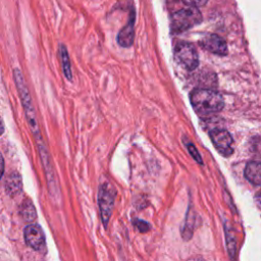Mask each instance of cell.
Wrapping results in <instances>:
<instances>
[{
	"instance_id": "10",
	"label": "cell",
	"mask_w": 261,
	"mask_h": 261,
	"mask_svg": "<svg viewBox=\"0 0 261 261\" xmlns=\"http://www.w3.org/2000/svg\"><path fill=\"white\" fill-rule=\"evenodd\" d=\"M245 177L255 186H261V162L251 161L249 162L244 171Z\"/></svg>"
},
{
	"instance_id": "7",
	"label": "cell",
	"mask_w": 261,
	"mask_h": 261,
	"mask_svg": "<svg viewBox=\"0 0 261 261\" xmlns=\"http://www.w3.org/2000/svg\"><path fill=\"white\" fill-rule=\"evenodd\" d=\"M199 44L203 49L213 54H217L221 56L227 54L226 42L216 34H206L201 38V40L199 41Z\"/></svg>"
},
{
	"instance_id": "3",
	"label": "cell",
	"mask_w": 261,
	"mask_h": 261,
	"mask_svg": "<svg viewBox=\"0 0 261 261\" xmlns=\"http://www.w3.org/2000/svg\"><path fill=\"white\" fill-rule=\"evenodd\" d=\"M202 21V14L197 7L189 6L175 12L171 17V31L175 34L182 33L199 24Z\"/></svg>"
},
{
	"instance_id": "9",
	"label": "cell",
	"mask_w": 261,
	"mask_h": 261,
	"mask_svg": "<svg viewBox=\"0 0 261 261\" xmlns=\"http://www.w3.org/2000/svg\"><path fill=\"white\" fill-rule=\"evenodd\" d=\"M134 20H135L134 13H132L127 24L123 29H121V31L118 33L117 42L122 47H129L134 42V37H135V30H134L135 21Z\"/></svg>"
},
{
	"instance_id": "1",
	"label": "cell",
	"mask_w": 261,
	"mask_h": 261,
	"mask_svg": "<svg viewBox=\"0 0 261 261\" xmlns=\"http://www.w3.org/2000/svg\"><path fill=\"white\" fill-rule=\"evenodd\" d=\"M13 77H14L15 86L17 88L19 97H20V101L22 103V106H23V109H24V112H25V115H27L29 125H30L31 130H32V133L35 137L36 142H37L38 150H39L40 154L44 153V152H47L48 150L45 147V144L43 142L42 136H41L40 130H39V124H38V121H37V118H36V113H35V109L33 107L31 95H30L29 90H28V88L24 84L23 76H22L19 69H17V68L13 69Z\"/></svg>"
},
{
	"instance_id": "5",
	"label": "cell",
	"mask_w": 261,
	"mask_h": 261,
	"mask_svg": "<svg viewBox=\"0 0 261 261\" xmlns=\"http://www.w3.org/2000/svg\"><path fill=\"white\" fill-rule=\"evenodd\" d=\"M177 61L188 70H194L199 64V57L196 48L187 42L177 43L174 49Z\"/></svg>"
},
{
	"instance_id": "13",
	"label": "cell",
	"mask_w": 261,
	"mask_h": 261,
	"mask_svg": "<svg viewBox=\"0 0 261 261\" xmlns=\"http://www.w3.org/2000/svg\"><path fill=\"white\" fill-rule=\"evenodd\" d=\"M59 54H60V57H61V63H62L63 73H64V75H65L69 81H71L72 74H71V68H70V61H69L68 53H67V50H66L65 46H63V45L60 46Z\"/></svg>"
},
{
	"instance_id": "15",
	"label": "cell",
	"mask_w": 261,
	"mask_h": 261,
	"mask_svg": "<svg viewBox=\"0 0 261 261\" xmlns=\"http://www.w3.org/2000/svg\"><path fill=\"white\" fill-rule=\"evenodd\" d=\"M134 224L137 226V228L141 231V232H146L150 229V225L148 222L144 221V220H140V219H135Z\"/></svg>"
},
{
	"instance_id": "11",
	"label": "cell",
	"mask_w": 261,
	"mask_h": 261,
	"mask_svg": "<svg viewBox=\"0 0 261 261\" xmlns=\"http://www.w3.org/2000/svg\"><path fill=\"white\" fill-rule=\"evenodd\" d=\"M7 194L13 196L21 191V177L18 173H11L5 182Z\"/></svg>"
},
{
	"instance_id": "17",
	"label": "cell",
	"mask_w": 261,
	"mask_h": 261,
	"mask_svg": "<svg viewBox=\"0 0 261 261\" xmlns=\"http://www.w3.org/2000/svg\"><path fill=\"white\" fill-rule=\"evenodd\" d=\"M188 6H192V7H199V6H203L207 0H182Z\"/></svg>"
},
{
	"instance_id": "20",
	"label": "cell",
	"mask_w": 261,
	"mask_h": 261,
	"mask_svg": "<svg viewBox=\"0 0 261 261\" xmlns=\"http://www.w3.org/2000/svg\"><path fill=\"white\" fill-rule=\"evenodd\" d=\"M256 200H257L258 204L261 206V191L256 195Z\"/></svg>"
},
{
	"instance_id": "6",
	"label": "cell",
	"mask_w": 261,
	"mask_h": 261,
	"mask_svg": "<svg viewBox=\"0 0 261 261\" xmlns=\"http://www.w3.org/2000/svg\"><path fill=\"white\" fill-rule=\"evenodd\" d=\"M209 136L214 147L221 155L229 156L233 153V140L227 130L216 128L210 130Z\"/></svg>"
},
{
	"instance_id": "2",
	"label": "cell",
	"mask_w": 261,
	"mask_h": 261,
	"mask_svg": "<svg viewBox=\"0 0 261 261\" xmlns=\"http://www.w3.org/2000/svg\"><path fill=\"white\" fill-rule=\"evenodd\" d=\"M191 103L195 112L201 117L214 115L224 106L222 96L213 90L197 89L191 94Z\"/></svg>"
},
{
	"instance_id": "16",
	"label": "cell",
	"mask_w": 261,
	"mask_h": 261,
	"mask_svg": "<svg viewBox=\"0 0 261 261\" xmlns=\"http://www.w3.org/2000/svg\"><path fill=\"white\" fill-rule=\"evenodd\" d=\"M252 151L261 157V139H255L252 144Z\"/></svg>"
},
{
	"instance_id": "18",
	"label": "cell",
	"mask_w": 261,
	"mask_h": 261,
	"mask_svg": "<svg viewBox=\"0 0 261 261\" xmlns=\"http://www.w3.org/2000/svg\"><path fill=\"white\" fill-rule=\"evenodd\" d=\"M3 172H4V159L0 153V178L3 175Z\"/></svg>"
},
{
	"instance_id": "4",
	"label": "cell",
	"mask_w": 261,
	"mask_h": 261,
	"mask_svg": "<svg viewBox=\"0 0 261 261\" xmlns=\"http://www.w3.org/2000/svg\"><path fill=\"white\" fill-rule=\"evenodd\" d=\"M115 195H116V192H115L114 188L108 182L103 184L99 189L98 203H99L102 221H103V224L105 227H107V224H108V221H109V218L111 215Z\"/></svg>"
},
{
	"instance_id": "12",
	"label": "cell",
	"mask_w": 261,
	"mask_h": 261,
	"mask_svg": "<svg viewBox=\"0 0 261 261\" xmlns=\"http://www.w3.org/2000/svg\"><path fill=\"white\" fill-rule=\"evenodd\" d=\"M19 213H20L21 217L24 219V221H28V222H31V221L35 220L36 217H37L36 209H35L33 203L31 202L30 199H25L21 203Z\"/></svg>"
},
{
	"instance_id": "8",
	"label": "cell",
	"mask_w": 261,
	"mask_h": 261,
	"mask_svg": "<svg viewBox=\"0 0 261 261\" xmlns=\"http://www.w3.org/2000/svg\"><path fill=\"white\" fill-rule=\"evenodd\" d=\"M23 234L25 243L34 250L40 251L45 247V234L40 225L34 223L27 225L24 227Z\"/></svg>"
},
{
	"instance_id": "19",
	"label": "cell",
	"mask_w": 261,
	"mask_h": 261,
	"mask_svg": "<svg viewBox=\"0 0 261 261\" xmlns=\"http://www.w3.org/2000/svg\"><path fill=\"white\" fill-rule=\"evenodd\" d=\"M4 133V123H3V120L2 118L0 117V136Z\"/></svg>"
},
{
	"instance_id": "14",
	"label": "cell",
	"mask_w": 261,
	"mask_h": 261,
	"mask_svg": "<svg viewBox=\"0 0 261 261\" xmlns=\"http://www.w3.org/2000/svg\"><path fill=\"white\" fill-rule=\"evenodd\" d=\"M187 148H188V150H189L190 154L193 156V158H194L198 163L202 164L203 160H202V158H201L200 153L198 152V150H197V149H196V147L194 146V144H191V143L187 144Z\"/></svg>"
}]
</instances>
